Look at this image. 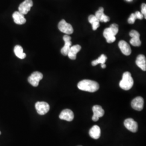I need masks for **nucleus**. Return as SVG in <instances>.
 I'll return each mask as SVG.
<instances>
[{"label": "nucleus", "mask_w": 146, "mask_h": 146, "mask_svg": "<svg viewBox=\"0 0 146 146\" xmlns=\"http://www.w3.org/2000/svg\"><path fill=\"white\" fill-rule=\"evenodd\" d=\"M78 87L80 90L94 93L99 89V84L96 81L90 80H84L78 84Z\"/></svg>", "instance_id": "nucleus-1"}, {"label": "nucleus", "mask_w": 146, "mask_h": 146, "mask_svg": "<svg viewBox=\"0 0 146 146\" xmlns=\"http://www.w3.org/2000/svg\"><path fill=\"white\" fill-rule=\"evenodd\" d=\"M134 84V80L131 73L125 72L122 75V78L119 84L120 88L125 90L131 89Z\"/></svg>", "instance_id": "nucleus-2"}, {"label": "nucleus", "mask_w": 146, "mask_h": 146, "mask_svg": "<svg viewBox=\"0 0 146 146\" xmlns=\"http://www.w3.org/2000/svg\"><path fill=\"white\" fill-rule=\"evenodd\" d=\"M58 28L60 31L66 34V35L72 34L74 31L72 26L67 23L64 20H62L59 22L58 25Z\"/></svg>", "instance_id": "nucleus-3"}, {"label": "nucleus", "mask_w": 146, "mask_h": 146, "mask_svg": "<svg viewBox=\"0 0 146 146\" xmlns=\"http://www.w3.org/2000/svg\"><path fill=\"white\" fill-rule=\"evenodd\" d=\"M43 74L39 72H35L32 73L28 78L29 83L34 87H37L39 82L43 78Z\"/></svg>", "instance_id": "nucleus-4"}, {"label": "nucleus", "mask_w": 146, "mask_h": 146, "mask_svg": "<svg viewBox=\"0 0 146 146\" xmlns=\"http://www.w3.org/2000/svg\"><path fill=\"white\" fill-rule=\"evenodd\" d=\"M35 108L39 115H44L49 111L50 106L46 102H37L35 104Z\"/></svg>", "instance_id": "nucleus-5"}, {"label": "nucleus", "mask_w": 146, "mask_h": 146, "mask_svg": "<svg viewBox=\"0 0 146 146\" xmlns=\"http://www.w3.org/2000/svg\"><path fill=\"white\" fill-rule=\"evenodd\" d=\"M33 5L32 0H25L19 7V11L23 15L27 14Z\"/></svg>", "instance_id": "nucleus-6"}, {"label": "nucleus", "mask_w": 146, "mask_h": 146, "mask_svg": "<svg viewBox=\"0 0 146 146\" xmlns=\"http://www.w3.org/2000/svg\"><path fill=\"white\" fill-rule=\"evenodd\" d=\"M129 36L131 37L130 40L131 44L135 47H139L141 44V42L140 36V35L139 33L135 30H132L129 33Z\"/></svg>", "instance_id": "nucleus-7"}, {"label": "nucleus", "mask_w": 146, "mask_h": 146, "mask_svg": "<svg viewBox=\"0 0 146 146\" xmlns=\"http://www.w3.org/2000/svg\"><path fill=\"white\" fill-rule=\"evenodd\" d=\"M93 116L92 120L95 122L98 121L100 117H102L104 114V110L101 106L99 105H95L93 107Z\"/></svg>", "instance_id": "nucleus-8"}, {"label": "nucleus", "mask_w": 146, "mask_h": 146, "mask_svg": "<svg viewBox=\"0 0 146 146\" xmlns=\"http://www.w3.org/2000/svg\"><path fill=\"white\" fill-rule=\"evenodd\" d=\"M144 104V100L141 96L136 97L132 100L131 106L134 110L137 111H141L143 110Z\"/></svg>", "instance_id": "nucleus-9"}, {"label": "nucleus", "mask_w": 146, "mask_h": 146, "mask_svg": "<svg viewBox=\"0 0 146 146\" xmlns=\"http://www.w3.org/2000/svg\"><path fill=\"white\" fill-rule=\"evenodd\" d=\"M63 41H64V46L61 50V52L64 56H67L68 55L70 48L72 46L71 42V37L68 35H65L63 37Z\"/></svg>", "instance_id": "nucleus-10"}, {"label": "nucleus", "mask_w": 146, "mask_h": 146, "mask_svg": "<svg viewBox=\"0 0 146 146\" xmlns=\"http://www.w3.org/2000/svg\"><path fill=\"white\" fill-rule=\"evenodd\" d=\"M124 125L125 128L133 133H135L138 129L137 123L133 119H127L124 122Z\"/></svg>", "instance_id": "nucleus-11"}, {"label": "nucleus", "mask_w": 146, "mask_h": 146, "mask_svg": "<svg viewBox=\"0 0 146 146\" xmlns=\"http://www.w3.org/2000/svg\"><path fill=\"white\" fill-rule=\"evenodd\" d=\"M59 118L61 120L67 121H72L74 118V114L72 110L69 109L63 110L59 115Z\"/></svg>", "instance_id": "nucleus-12"}, {"label": "nucleus", "mask_w": 146, "mask_h": 146, "mask_svg": "<svg viewBox=\"0 0 146 146\" xmlns=\"http://www.w3.org/2000/svg\"><path fill=\"white\" fill-rule=\"evenodd\" d=\"M119 47L124 55L128 56L131 55V49L129 44L125 41L121 40L119 43Z\"/></svg>", "instance_id": "nucleus-13"}, {"label": "nucleus", "mask_w": 146, "mask_h": 146, "mask_svg": "<svg viewBox=\"0 0 146 146\" xmlns=\"http://www.w3.org/2000/svg\"><path fill=\"white\" fill-rule=\"evenodd\" d=\"M95 16L101 22H107L110 21V17L104 14V8L103 7H100L99 10L96 11Z\"/></svg>", "instance_id": "nucleus-14"}, {"label": "nucleus", "mask_w": 146, "mask_h": 146, "mask_svg": "<svg viewBox=\"0 0 146 146\" xmlns=\"http://www.w3.org/2000/svg\"><path fill=\"white\" fill-rule=\"evenodd\" d=\"M13 18L14 22L17 25H23L26 22V19L23 14L20 12L15 11L13 14Z\"/></svg>", "instance_id": "nucleus-15"}, {"label": "nucleus", "mask_w": 146, "mask_h": 146, "mask_svg": "<svg viewBox=\"0 0 146 146\" xmlns=\"http://www.w3.org/2000/svg\"><path fill=\"white\" fill-rule=\"evenodd\" d=\"M81 49V47L78 44L71 46L67 55L68 57L71 60H75L76 58L77 53L79 52Z\"/></svg>", "instance_id": "nucleus-16"}, {"label": "nucleus", "mask_w": 146, "mask_h": 146, "mask_svg": "<svg viewBox=\"0 0 146 146\" xmlns=\"http://www.w3.org/2000/svg\"><path fill=\"white\" fill-rule=\"evenodd\" d=\"M104 36L106 39L107 42L108 43H111L116 40L115 35L114 33L111 31L110 28H106L104 31Z\"/></svg>", "instance_id": "nucleus-17"}, {"label": "nucleus", "mask_w": 146, "mask_h": 146, "mask_svg": "<svg viewBox=\"0 0 146 146\" xmlns=\"http://www.w3.org/2000/svg\"><path fill=\"white\" fill-rule=\"evenodd\" d=\"M89 134L90 136L94 139H99L101 136V129L99 126L95 125L91 128L89 131Z\"/></svg>", "instance_id": "nucleus-18"}, {"label": "nucleus", "mask_w": 146, "mask_h": 146, "mask_svg": "<svg viewBox=\"0 0 146 146\" xmlns=\"http://www.w3.org/2000/svg\"><path fill=\"white\" fill-rule=\"evenodd\" d=\"M136 65L143 71L146 70V58L145 55L140 54L137 56L136 60Z\"/></svg>", "instance_id": "nucleus-19"}, {"label": "nucleus", "mask_w": 146, "mask_h": 146, "mask_svg": "<svg viewBox=\"0 0 146 146\" xmlns=\"http://www.w3.org/2000/svg\"><path fill=\"white\" fill-rule=\"evenodd\" d=\"M89 22L92 25L93 31H96L100 26V21L95 16L90 15L88 17Z\"/></svg>", "instance_id": "nucleus-20"}, {"label": "nucleus", "mask_w": 146, "mask_h": 146, "mask_svg": "<svg viewBox=\"0 0 146 146\" xmlns=\"http://www.w3.org/2000/svg\"><path fill=\"white\" fill-rule=\"evenodd\" d=\"M14 52L16 56L20 59H24L26 57V54L23 52V48L19 45H17L14 47Z\"/></svg>", "instance_id": "nucleus-21"}, {"label": "nucleus", "mask_w": 146, "mask_h": 146, "mask_svg": "<svg viewBox=\"0 0 146 146\" xmlns=\"http://www.w3.org/2000/svg\"><path fill=\"white\" fill-rule=\"evenodd\" d=\"M107 59V56L104 54H102L97 60H95L93 61H92V64L93 66H95L98 64H104V63L106 62Z\"/></svg>", "instance_id": "nucleus-22"}, {"label": "nucleus", "mask_w": 146, "mask_h": 146, "mask_svg": "<svg viewBox=\"0 0 146 146\" xmlns=\"http://www.w3.org/2000/svg\"><path fill=\"white\" fill-rule=\"evenodd\" d=\"M110 28V29L111 30V31H112L114 34L116 35L117 33H118V31H119V26L116 23H113L109 27Z\"/></svg>", "instance_id": "nucleus-23"}, {"label": "nucleus", "mask_w": 146, "mask_h": 146, "mask_svg": "<svg viewBox=\"0 0 146 146\" xmlns=\"http://www.w3.org/2000/svg\"><path fill=\"white\" fill-rule=\"evenodd\" d=\"M136 17L134 13H133L131 14L129 18L128 19V22L129 23V24H134L135 21Z\"/></svg>", "instance_id": "nucleus-24"}, {"label": "nucleus", "mask_w": 146, "mask_h": 146, "mask_svg": "<svg viewBox=\"0 0 146 146\" xmlns=\"http://www.w3.org/2000/svg\"><path fill=\"white\" fill-rule=\"evenodd\" d=\"M141 13L146 19V5L145 3H142L141 5Z\"/></svg>", "instance_id": "nucleus-25"}, {"label": "nucleus", "mask_w": 146, "mask_h": 146, "mask_svg": "<svg viewBox=\"0 0 146 146\" xmlns=\"http://www.w3.org/2000/svg\"><path fill=\"white\" fill-rule=\"evenodd\" d=\"M136 16V19H140V20H142L143 18V15H142V14L140 13V11H136L135 13H134Z\"/></svg>", "instance_id": "nucleus-26"}, {"label": "nucleus", "mask_w": 146, "mask_h": 146, "mask_svg": "<svg viewBox=\"0 0 146 146\" xmlns=\"http://www.w3.org/2000/svg\"><path fill=\"white\" fill-rule=\"evenodd\" d=\"M101 67L102 68H105L106 67V65L105 64V63L104 64H101Z\"/></svg>", "instance_id": "nucleus-27"}, {"label": "nucleus", "mask_w": 146, "mask_h": 146, "mask_svg": "<svg viewBox=\"0 0 146 146\" xmlns=\"http://www.w3.org/2000/svg\"><path fill=\"white\" fill-rule=\"evenodd\" d=\"M127 1H129V2H131L132 0H127Z\"/></svg>", "instance_id": "nucleus-28"}, {"label": "nucleus", "mask_w": 146, "mask_h": 146, "mask_svg": "<svg viewBox=\"0 0 146 146\" xmlns=\"http://www.w3.org/2000/svg\"><path fill=\"white\" fill-rule=\"evenodd\" d=\"M1 131H0V135H1Z\"/></svg>", "instance_id": "nucleus-29"}, {"label": "nucleus", "mask_w": 146, "mask_h": 146, "mask_svg": "<svg viewBox=\"0 0 146 146\" xmlns=\"http://www.w3.org/2000/svg\"></svg>", "instance_id": "nucleus-30"}]
</instances>
